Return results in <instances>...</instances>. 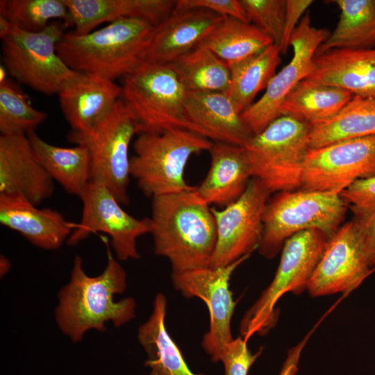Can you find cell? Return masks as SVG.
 I'll return each instance as SVG.
<instances>
[{"label": "cell", "instance_id": "obj_9", "mask_svg": "<svg viewBox=\"0 0 375 375\" xmlns=\"http://www.w3.org/2000/svg\"><path fill=\"white\" fill-rule=\"evenodd\" d=\"M309 131L307 122L281 115L253 135L244 147L252 178L270 193L301 188Z\"/></svg>", "mask_w": 375, "mask_h": 375}, {"label": "cell", "instance_id": "obj_39", "mask_svg": "<svg viewBox=\"0 0 375 375\" xmlns=\"http://www.w3.org/2000/svg\"><path fill=\"white\" fill-rule=\"evenodd\" d=\"M353 221L369 263L375 270V210L354 217Z\"/></svg>", "mask_w": 375, "mask_h": 375}, {"label": "cell", "instance_id": "obj_25", "mask_svg": "<svg viewBox=\"0 0 375 375\" xmlns=\"http://www.w3.org/2000/svg\"><path fill=\"white\" fill-rule=\"evenodd\" d=\"M167 300L158 293L149 319L138 328V339L147 358L149 375H204L190 370L165 325Z\"/></svg>", "mask_w": 375, "mask_h": 375}, {"label": "cell", "instance_id": "obj_23", "mask_svg": "<svg viewBox=\"0 0 375 375\" xmlns=\"http://www.w3.org/2000/svg\"><path fill=\"white\" fill-rule=\"evenodd\" d=\"M69 24L75 34L83 35L102 23L124 19H140L153 26L174 11L176 0H64Z\"/></svg>", "mask_w": 375, "mask_h": 375}, {"label": "cell", "instance_id": "obj_26", "mask_svg": "<svg viewBox=\"0 0 375 375\" xmlns=\"http://www.w3.org/2000/svg\"><path fill=\"white\" fill-rule=\"evenodd\" d=\"M33 151L53 181L69 194L81 197L90 182L91 164L88 149L81 144L61 147L48 143L35 131L26 135Z\"/></svg>", "mask_w": 375, "mask_h": 375}, {"label": "cell", "instance_id": "obj_14", "mask_svg": "<svg viewBox=\"0 0 375 375\" xmlns=\"http://www.w3.org/2000/svg\"><path fill=\"white\" fill-rule=\"evenodd\" d=\"M249 256L225 267L172 272V283L176 290L186 298L201 299L208 308L209 330L203 337L201 346L212 362H219L224 347L233 339L231 323L236 302L229 281L234 271Z\"/></svg>", "mask_w": 375, "mask_h": 375}, {"label": "cell", "instance_id": "obj_31", "mask_svg": "<svg viewBox=\"0 0 375 375\" xmlns=\"http://www.w3.org/2000/svg\"><path fill=\"white\" fill-rule=\"evenodd\" d=\"M274 44L250 23L224 17L201 42L228 65L240 61Z\"/></svg>", "mask_w": 375, "mask_h": 375}, {"label": "cell", "instance_id": "obj_10", "mask_svg": "<svg viewBox=\"0 0 375 375\" xmlns=\"http://www.w3.org/2000/svg\"><path fill=\"white\" fill-rule=\"evenodd\" d=\"M138 134L135 119L122 98L108 115L85 133L71 131L68 139L85 146L90 153V181L105 185L122 205L129 201L128 148Z\"/></svg>", "mask_w": 375, "mask_h": 375}, {"label": "cell", "instance_id": "obj_22", "mask_svg": "<svg viewBox=\"0 0 375 375\" xmlns=\"http://www.w3.org/2000/svg\"><path fill=\"white\" fill-rule=\"evenodd\" d=\"M58 95L72 131L81 133L92 129L108 115L121 98L122 88L114 81L81 73Z\"/></svg>", "mask_w": 375, "mask_h": 375}, {"label": "cell", "instance_id": "obj_24", "mask_svg": "<svg viewBox=\"0 0 375 375\" xmlns=\"http://www.w3.org/2000/svg\"><path fill=\"white\" fill-rule=\"evenodd\" d=\"M209 152L210 168L195 192L206 204L225 207L242 194L252 178L246 151L244 147L213 142Z\"/></svg>", "mask_w": 375, "mask_h": 375}, {"label": "cell", "instance_id": "obj_15", "mask_svg": "<svg viewBox=\"0 0 375 375\" xmlns=\"http://www.w3.org/2000/svg\"><path fill=\"white\" fill-rule=\"evenodd\" d=\"M375 175V135L309 149L301 189L340 193L354 181Z\"/></svg>", "mask_w": 375, "mask_h": 375}, {"label": "cell", "instance_id": "obj_29", "mask_svg": "<svg viewBox=\"0 0 375 375\" xmlns=\"http://www.w3.org/2000/svg\"><path fill=\"white\" fill-rule=\"evenodd\" d=\"M340 15L331 34L316 55L333 49H365L375 46V0H336Z\"/></svg>", "mask_w": 375, "mask_h": 375}, {"label": "cell", "instance_id": "obj_36", "mask_svg": "<svg viewBox=\"0 0 375 375\" xmlns=\"http://www.w3.org/2000/svg\"><path fill=\"white\" fill-rule=\"evenodd\" d=\"M261 352L260 349L251 353L244 339L233 338L224 347L219 360L224 365V375H248L250 367Z\"/></svg>", "mask_w": 375, "mask_h": 375}, {"label": "cell", "instance_id": "obj_4", "mask_svg": "<svg viewBox=\"0 0 375 375\" xmlns=\"http://www.w3.org/2000/svg\"><path fill=\"white\" fill-rule=\"evenodd\" d=\"M66 24L53 21L42 31L28 32L0 17L3 66L19 83L46 94H58L81 73L57 53Z\"/></svg>", "mask_w": 375, "mask_h": 375}, {"label": "cell", "instance_id": "obj_6", "mask_svg": "<svg viewBox=\"0 0 375 375\" xmlns=\"http://www.w3.org/2000/svg\"><path fill=\"white\" fill-rule=\"evenodd\" d=\"M347 208L335 192L301 189L278 192L265 207L259 253L267 258L274 257L288 238L303 231L317 230L331 239L340 227Z\"/></svg>", "mask_w": 375, "mask_h": 375}, {"label": "cell", "instance_id": "obj_19", "mask_svg": "<svg viewBox=\"0 0 375 375\" xmlns=\"http://www.w3.org/2000/svg\"><path fill=\"white\" fill-rule=\"evenodd\" d=\"M0 223L44 250L59 249L76 226L58 211L38 208L17 194H0Z\"/></svg>", "mask_w": 375, "mask_h": 375}, {"label": "cell", "instance_id": "obj_8", "mask_svg": "<svg viewBox=\"0 0 375 375\" xmlns=\"http://www.w3.org/2000/svg\"><path fill=\"white\" fill-rule=\"evenodd\" d=\"M329 240L319 231L308 230L285 242L273 280L241 319L240 333L243 339L247 342L256 333L264 335L276 325L278 317L276 305L283 295L300 294L308 290Z\"/></svg>", "mask_w": 375, "mask_h": 375}, {"label": "cell", "instance_id": "obj_41", "mask_svg": "<svg viewBox=\"0 0 375 375\" xmlns=\"http://www.w3.org/2000/svg\"><path fill=\"white\" fill-rule=\"evenodd\" d=\"M310 335L311 333H308L300 342L288 351L286 358L278 375H295L297 373L301 354Z\"/></svg>", "mask_w": 375, "mask_h": 375}, {"label": "cell", "instance_id": "obj_1", "mask_svg": "<svg viewBox=\"0 0 375 375\" xmlns=\"http://www.w3.org/2000/svg\"><path fill=\"white\" fill-rule=\"evenodd\" d=\"M106 244L104 270L96 276L88 275L81 257L76 256L69 281L58 293L56 321L60 331L73 342L82 340L90 330L105 331L108 322L119 327L135 316L136 303L133 298L115 301V295L126 288V273L112 255L108 242Z\"/></svg>", "mask_w": 375, "mask_h": 375}, {"label": "cell", "instance_id": "obj_2", "mask_svg": "<svg viewBox=\"0 0 375 375\" xmlns=\"http://www.w3.org/2000/svg\"><path fill=\"white\" fill-rule=\"evenodd\" d=\"M195 190L151 198L153 251L169 261L173 273L209 267L215 250V218Z\"/></svg>", "mask_w": 375, "mask_h": 375}, {"label": "cell", "instance_id": "obj_40", "mask_svg": "<svg viewBox=\"0 0 375 375\" xmlns=\"http://www.w3.org/2000/svg\"><path fill=\"white\" fill-rule=\"evenodd\" d=\"M312 3L313 1L311 0H286L285 28L279 46L281 53L287 52L292 35L298 26V22Z\"/></svg>", "mask_w": 375, "mask_h": 375}, {"label": "cell", "instance_id": "obj_33", "mask_svg": "<svg viewBox=\"0 0 375 375\" xmlns=\"http://www.w3.org/2000/svg\"><path fill=\"white\" fill-rule=\"evenodd\" d=\"M0 17L28 32L44 29L52 20L69 26V10L64 0H1Z\"/></svg>", "mask_w": 375, "mask_h": 375}, {"label": "cell", "instance_id": "obj_3", "mask_svg": "<svg viewBox=\"0 0 375 375\" xmlns=\"http://www.w3.org/2000/svg\"><path fill=\"white\" fill-rule=\"evenodd\" d=\"M154 28L140 19H119L83 35L65 33L56 50L72 69L114 81L144 60Z\"/></svg>", "mask_w": 375, "mask_h": 375}, {"label": "cell", "instance_id": "obj_13", "mask_svg": "<svg viewBox=\"0 0 375 375\" xmlns=\"http://www.w3.org/2000/svg\"><path fill=\"white\" fill-rule=\"evenodd\" d=\"M326 29L311 25L308 14L303 17L292 35L293 56L269 81L262 97L241 113L253 135L280 117L281 106L289 93L312 72L319 47L328 38Z\"/></svg>", "mask_w": 375, "mask_h": 375}, {"label": "cell", "instance_id": "obj_7", "mask_svg": "<svg viewBox=\"0 0 375 375\" xmlns=\"http://www.w3.org/2000/svg\"><path fill=\"white\" fill-rule=\"evenodd\" d=\"M121 79V98L135 119L138 134L193 132L184 113L188 92L169 65L143 60Z\"/></svg>", "mask_w": 375, "mask_h": 375}, {"label": "cell", "instance_id": "obj_20", "mask_svg": "<svg viewBox=\"0 0 375 375\" xmlns=\"http://www.w3.org/2000/svg\"><path fill=\"white\" fill-rule=\"evenodd\" d=\"M184 113L192 131L215 142L244 147L253 135L226 92H187Z\"/></svg>", "mask_w": 375, "mask_h": 375}, {"label": "cell", "instance_id": "obj_16", "mask_svg": "<svg viewBox=\"0 0 375 375\" xmlns=\"http://www.w3.org/2000/svg\"><path fill=\"white\" fill-rule=\"evenodd\" d=\"M374 271L352 220L340 226L329 240L307 290L312 297L347 294L360 285Z\"/></svg>", "mask_w": 375, "mask_h": 375}, {"label": "cell", "instance_id": "obj_27", "mask_svg": "<svg viewBox=\"0 0 375 375\" xmlns=\"http://www.w3.org/2000/svg\"><path fill=\"white\" fill-rule=\"evenodd\" d=\"M309 126L310 149L375 135V99L353 96L334 116Z\"/></svg>", "mask_w": 375, "mask_h": 375}, {"label": "cell", "instance_id": "obj_28", "mask_svg": "<svg viewBox=\"0 0 375 375\" xmlns=\"http://www.w3.org/2000/svg\"><path fill=\"white\" fill-rule=\"evenodd\" d=\"M280 47L272 44L240 61L228 65L231 82L226 92L241 115L259 92L265 90L281 62Z\"/></svg>", "mask_w": 375, "mask_h": 375}, {"label": "cell", "instance_id": "obj_34", "mask_svg": "<svg viewBox=\"0 0 375 375\" xmlns=\"http://www.w3.org/2000/svg\"><path fill=\"white\" fill-rule=\"evenodd\" d=\"M47 116L46 112L33 107L27 96L8 78L0 82L1 135L34 132Z\"/></svg>", "mask_w": 375, "mask_h": 375}, {"label": "cell", "instance_id": "obj_37", "mask_svg": "<svg viewBox=\"0 0 375 375\" xmlns=\"http://www.w3.org/2000/svg\"><path fill=\"white\" fill-rule=\"evenodd\" d=\"M340 194L354 217L373 211L375 210V175L354 181Z\"/></svg>", "mask_w": 375, "mask_h": 375}, {"label": "cell", "instance_id": "obj_12", "mask_svg": "<svg viewBox=\"0 0 375 375\" xmlns=\"http://www.w3.org/2000/svg\"><path fill=\"white\" fill-rule=\"evenodd\" d=\"M270 192L251 178L242 194L222 209L211 208L217 231L210 267L229 265L258 249Z\"/></svg>", "mask_w": 375, "mask_h": 375}, {"label": "cell", "instance_id": "obj_17", "mask_svg": "<svg viewBox=\"0 0 375 375\" xmlns=\"http://www.w3.org/2000/svg\"><path fill=\"white\" fill-rule=\"evenodd\" d=\"M53 192V181L37 160L27 135H1L0 194H21L38 206Z\"/></svg>", "mask_w": 375, "mask_h": 375}, {"label": "cell", "instance_id": "obj_11", "mask_svg": "<svg viewBox=\"0 0 375 375\" xmlns=\"http://www.w3.org/2000/svg\"><path fill=\"white\" fill-rule=\"evenodd\" d=\"M80 199L83 202L81 221L67 239L68 244H77L90 234L101 232L110 237L118 260L140 257L137 240L150 233V217L138 219L126 212L110 190L97 181H90Z\"/></svg>", "mask_w": 375, "mask_h": 375}, {"label": "cell", "instance_id": "obj_21", "mask_svg": "<svg viewBox=\"0 0 375 375\" xmlns=\"http://www.w3.org/2000/svg\"><path fill=\"white\" fill-rule=\"evenodd\" d=\"M307 81L375 99V47L333 49L314 58Z\"/></svg>", "mask_w": 375, "mask_h": 375}, {"label": "cell", "instance_id": "obj_18", "mask_svg": "<svg viewBox=\"0 0 375 375\" xmlns=\"http://www.w3.org/2000/svg\"><path fill=\"white\" fill-rule=\"evenodd\" d=\"M223 17L205 9L173 12L155 26L144 60L172 64L199 47Z\"/></svg>", "mask_w": 375, "mask_h": 375}, {"label": "cell", "instance_id": "obj_30", "mask_svg": "<svg viewBox=\"0 0 375 375\" xmlns=\"http://www.w3.org/2000/svg\"><path fill=\"white\" fill-rule=\"evenodd\" d=\"M353 97L338 87L301 81L286 97L280 115H288L313 124L337 114Z\"/></svg>", "mask_w": 375, "mask_h": 375}, {"label": "cell", "instance_id": "obj_32", "mask_svg": "<svg viewBox=\"0 0 375 375\" xmlns=\"http://www.w3.org/2000/svg\"><path fill=\"white\" fill-rule=\"evenodd\" d=\"M169 65L188 92H226L228 90V65L204 47H197Z\"/></svg>", "mask_w": 375, "mask_h": 375}, {"label": "cell", "instance_id": "obj_38", "mask_svg": "<svg viewBox=\"0 0 375 375\" xmlns=\"http://www.w3.org/2000/svg\"><path fill=\"white\" fill-rule=\"evenodd\" d=\"M192 9H205L223 17H230L250 23L240 0H176L173 12Z\"/></svg>", "mask_w": 375, "mask_h": 375}, {"label": "cell", "instance_id": "obj_5", "mask_svg": "<svg viewBox=\"0 0 375 375\" xmlns=\"http://www.w3.org/2000/svg\"><path fill=\"white\" fill-rule=\"evenodd\" d=\"M208 138L186 129L141 133L133 144L130 175L147 197L192 190L184 178L190 157L210 149Z\"/></svg>", "mask_w": 375, "mask_h": 375}, {"label": "cell", "instance_id": "obj_42", "mask_svg": "<svg viewBox=\"0 0 375 375\" xmlns=\"http://www.w3.org/2000/svg\"><path fill=\"white\" fill-rule=\"evenodd\" d=\"M10 263L8 259L3 255L0 258V276H3L10 269Z\"/></svg>", "mask_w": 375, "mask_h": 375}, {"label": "cell", "instance_id": "obj_35", "mask_svg": "<svg viewBox=\"0 0 375 375\" xmlns=\"http://www.w3.org/2000/svg\"><path fill=\"white\" fill-rule=\"evenodd\" d=\"M250 22L280 46L283 36L286 0H240Z\"/></svg>", "mask_w": 375, "mask_h": 375}]
</instances>
